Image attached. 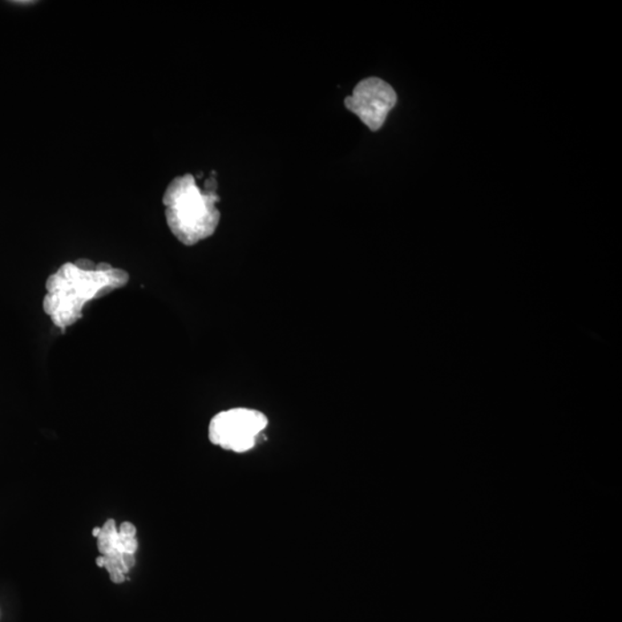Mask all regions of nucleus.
Wrapping results in <instances>:
<instances>
[{"label": "nucleus", "mask_w": 622, "mask_h": 622, "mask_svg": "<svg viewBox=\"0 0 622 622\" xmlns=\"http://www.w3.org/2000/svg\"><path fill=\"white\" fill-rule=\"evenodd\" d=\"M117 539H118V527L116 521L108 519L107 523L100 527L99 535L97 536V548L100 555H108L116 550Z\"/></svg>", "instance_id": "4"}, {"label": "nucleus", "mask_w": 622, "mask_h": 622, "mask_svg": "<svg viewBox=\"0 0 622 622\" xmlns=\"http://www.w3.org/2000/svg\"><path fill=\"white\" fill-rule=\"evenodd\" d=\"M218 196L202 193L191 176L179 177L168 188L165 203L169 228L177 239L194 245L212 236L220 223Z\"/></svg>", "instance_id": "1"}, {"label": "nucleus", "mask_w": 622, "mask_h": 622, "mask_svg": "<svg viewBox=\"0 0 622 622\" xmlns=\"http://www.w3.org/2000/svg\"><path fill=\"white\" fill-rule=\"evenodd\" d=\"M121 558H123V563L128 572L135 566V555H132V553H121Z\"/></svg>", "instance_id": "8"}, {"label": "nucleus", "mask_w": 622, "mask_h": 622, "mask_svg": "<svg viewBox=\"0 0 622 622\" xmlns=\"http://www.w3.org/2000/svg\"><path fill=\"white\" fill-rule=\"evenodd\" d=\"M96 565L99 567H103L104 568V557L100 556L99 558L96 559Z\"/></svg>", "instance_id": "9"}, {"label": "nucleus", "mask_w": 622, "mask_h": 622, "mask_svg": "<svg viewBox=\"0 0 622 622\" xmlns=\"http://www.w3.org/2000/svg\"><path fill=\"white\" fill-rule=\"evenodd\" d=\"M268 427V418L261 411L234 408L221 411L212 419L209 439L213 445L226 451L245 454L256 446L262 432Z\"/></svg>", "instance_id": "2"}, {"label": "nucleus", "mask_w": 622, "mask_h": 622, "mask_svg": "<svg viewBox=\"0 0 622 622\" xmlns=\"http://www.w3.org/2000/svg\"><path fill=\"white\" fill-rule=\"evenodd\" d=\"M103 556V555H102ZM104 568L107 569L108 575L113 583L120 584L125 583V575L127 574V568L125 567L123 563V558H121V553L118 551H112L104 555Z\"/></svg>", "instance_id": "5"}, {"label": "nucleus", "mask_w": 622, "mask_h": 622, "mask_svg": "<svg viewBox=\"0 0 622 622\" xmlns=\"http://www.w3.org/2000/svg\"><path fill=\"white\" fill-rule=\"evenodd\" d=\"M137 549H139V540H137L136 537H121L118 534L116 543L117 551L135 555Z\"/></svg>", "instance_id": "6"}, {"label": "nucleus", "mask_w": 622, "mask_h": 622, "mask_svg": "<svg viewBox=\"0 0 622 622\" xmlns=\"http://www.w3.org/2000/svg\"><path fill=\"white\" fill-rule=\"evenodd\" d=\"M118 534L121 537H136L137 529L131 523H123L118 528Z\"/></svg>", "instance_id": "7"}, {"label": "nucleus", "mask_w": 622, "mask_h": 622, "mask_svg": "<svg viewBox=\"0 0 622 622\" xmlns=\"http://www.w3.org/2000/svg\"><path fill=\"white\" fill-rule=\"evenodd\" d=\"M100 532V527H96L94 528V531H92V536L96 537L99 535Z\"/></svg>", "instance_id": "10"}, {"label": "nucleus", "mask_w": 622, "mask_h": 622, "mask_svg": "<svg viewBox=\"0 0 622 622\" xmlns=\"http://www.w3.org/2000/svg\"><path fill=\"white\" fill-rule=\"evenodd\" d=\"M394 89L379 78L362 80L353 94L345 99L347 110L357 115L370 131L381 129L392 108L397 104Z\"/></svg>", "instance_id": "3"}]
</instances>
